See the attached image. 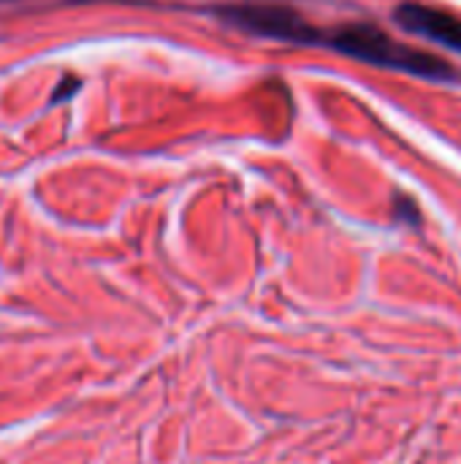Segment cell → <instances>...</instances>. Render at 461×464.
<instances>
[{
  "label": "cell",
  "mask_w": 461,
  "mask_h": 464,
  "mask_svg": "<svg viewBox=\"0 0 461 464\" xmlns=\"http://www.w3.org/2000/svg\"><path fill=\"white\" fill-rule=\"evenodd\" d=\"M315 44L331 46L348 57H356V60L372 63V65L405 71L410 76H421V79H432V82H448L456 76V71L446 60H440L429 52L405 46L375 24H348V27H337L331 33L318 30Z\"/></svg>",
  "instance_id": "1"
},
{
  "label": "cell",
  "mask_w": 461,
  "mask_h": 464,
  "mask_svg": "<svg viewBox=\"0 0 461 464\" xmlns=\"http://www.w3.org/2000/svg\"><path fill=\"white\" fill-rule=\"evenodd\" d=\"M220 16L228 24H236L255 35L291 41V44H315L318 35V27H312L304 16L283 5H231V8H220Z\"/></svg>",
  "instance_id": "2"
},
{
  "label": "cell",
  "mask_w": 461,
  "mask_h": 464,
  "mask_svg": "<svg viewBox=\"0 0 461 464\" xmlns=\"http://www.w3.org/2000/svg\"><path fill=\"white\" fill-rule=\"evenodd\" d=\"M397 22L416 33V35H424L429 41H437L454 52H461V19L448 14V11H440V8H432V5H421V3H405L394 11Z\"/></svg>",
  "instance_id": "3"
}]
</instances>
